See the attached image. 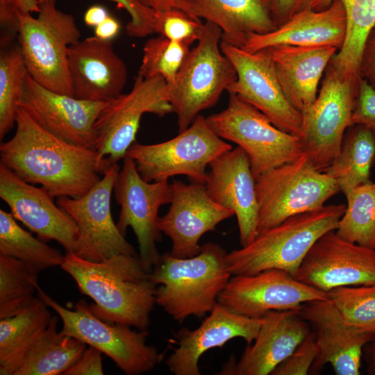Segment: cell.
<instances>
[{
	"mask_svg": "<svg viewBox=\"0 0 375 375\" xmlns=\"http://www.w3.org/2000/svg\"><path fill=\"white\" fill-rule=\"evenodd\" d=\"M60 267L94 301L89 307L97 317L141 331L149 328L157 285L138 256L117 254L92 261L66 252Z\"/></svg>",
	"mask_w": 375,
	"mask_h": 375,
	"instance_id": "2",
	"label": "cell"
},
{
	"mask_svg": "<svg viewBox=\"0 0 375 375\" xmlns=\"http://www.w3.org/2000/svg\"><path fill=\"white\" fill-rule=\"evenodd\" d=\"M258 233L296 215L324 206L340 192L335 180L315 169L305 154L262 174L256 180Z\"/></svg>",
	"mask_w": 375,
	"mask_h": 375,
	"instance_id": "8",
	"label": "cell"
},
{
	"mask_svg": "<svg viewBox=\"0 0 375 375\" xmlns=\"http://www.w3.org/2000/svg\"><path fill=\"white\" fill-rule=\"evenodd\" d=\"M364 357L369 374L375 375V336L364 347Z\"/></svg>",
	"mask_w": 375,
	"mask_h": 375,
	"instance_id": "50",
	"label": "cell"
},
{
	"mask_svg": "<svg viewBox=\"0 0 375 375\" xmlns=\"http://www.w3.org/2000/svg\"><path fill=\"white\" fill-rule=\"evenodd\" d=\"M226 250L208 242L191 258L160 256L151 277L157 285L156 302L179 324L190 316L204 317L217 303L231 276Z\"/></svg>",
	"mask_w": 375,
	"mask_h": 375,
	"instance_id": "3",
	"label": "cell"
},
{
	"mask_svg": "<svg viewBox=\"0 0 375 375\" xmlns=\"http://www.w3.org/2000/svg\"><path fill=\"white\" fill-rule=\"evenodd\" d=\"M294 278L326 292L343 286L374 285L375 249L328 231L310 248Z\"/></svg>",
	"mask_w": 375,
	"mask_h": 375,
	"instance_id": "17",
	"label": "cell"
},
{
	"mask_svg": "<svg viewBox=\"0 0 375 375\" xmlns=\"http://www.w3.org/2000/svg\"><path fill=\"white\" fill-rule=\"evenodd\" d=\"M361 78L344 75L329 62L315 102L301 113V147L318 171L324 172L340 152Z\"/></svg>",
	"mask_w": 375,
	"mask_h": 375,
	"instance_id": "9",
	"label": "cell"
},
{
	"mask_svg": "<svg viewBox=\"0 0 375 375\" xmlns=\"http://www.w3.org/2000/svg\"><path fill=\"white\" fill-rule=\"evenodd\" d=\"M38 274L20 260L0 255V319L15 316L35 299Z\"/></svg>",
	"mask_w": 375,
	"mask_h": 375,
	"instance_id": "36",
	"label": "cell"
},
{
	"mask_svg": "<svg viewBox=\"0 0 375 375\" xmlns=\"http://www.w3.org/2000/svg\"><path fill=\"white\" fill-rule=\"evenodd\" d=\"M299 313L312 328L319 348L312 368L329 363L338 375H358L364 347L374 335L348 325L329 299L303 303Z\"/></svg>",
	"mask_w": 375,
	"mask_h": 375,
	"instance_id": "22",
	"label": "cell"
},
{
	"mask_svg": "<svg viewBox=\"0 0 375 375\" xmlns=\"http://www.w3.org/2000/svg\"><path fill=\"white\" fill-rule=\"evenodd\" d=\"M28 70L19 45L1 46L0 53V139L16 123Z\"/></svg>",
	"mask_w": 375,
	"mask_h": 375,
	"instance_id": "35",
	"label": "cell"
},
{
	"mask_svg": "<svg viewBox=\"0 0 375 375\" xmlns=\"http://www.w3.org/2000/svg\"><path fill=\"white\" fill-rule=\"evenodd\" d=\"M141 5L155 12H162L170 9H178L190 15L197 17L194 12L190 0H136ZM199 18V17H197ZM200 19V18H199Z\"/></svg>",
	"mask_w": 375,
	"mask_h": 375,
	"instance_id": "47",
	"label": "cell"
},
{
	"mask_svg": "<svg viewBox=\"0 0 375 375\" xmlns=\"http://www.w3.org/2000/svg\"><path fill=\"white\" fill-rule=\"evenodd\" d=\"M347 15L342 2L334 0L321 10L299 12L276 30L251 34L241 48L247 52L279 46L333 47L340 50L345 41Z\"/></svg>",
	"mask_w": 375,
	"mask_h": 375,
	"instance_id": "26",
	"label": "cell"
},
{
	"mask_svg": "<svg viewBox=\"0 0 375 375\" xmlns=\"http://www.w3.org/2000/svg\"><path fill=\"white\" fill-rule=\"evenodd\" d=\"M0 255L16 258L38 274L61 266L64 256L46 242L24 229L10 212L0 209Z\"/></svg>",
	"mask_w": 375,
	"mask_h": 375,
	"instance_id": "33",
	"label": "cell"
},
{
	"mask_svg": "<svg viewBox=\"0 0 375 375\" xmlns=\"http://www.w3.org/2000/svg\"><path fill=\"white\" fill-rule=\"evenodd\" d=\"M110 15L102 6L94 5L90 7L84 15V22L89 26L96 27L103 22Z\"/></svg>",
	"mask_w": 375,
	"mask_h": 375,
	"instance_id": "49",
	"label": "cell"
},
{
	"mask_svg": "<svg viewBox=\"0 0 375 375\" xmlns=\"http://www.w3.org/2000/svg\"><path fill=\"white\" fill-rule=\"evenodd\" d=\"M172 188L169 209L159 218L158 226L172 240L171 255L191 258L200 253L203 235L235 215L210 197L205 184L174 180Z\"/></svg>",
	"mask_w": 375,
	"mask_h": 375,
	"instance_id": "20",
	"label": "cell"
},
{
	"mask_svg": "<svg viewBox=\"0 0 375 375\" xmlns=\"http://www.w3.org/2000/svg\"><path fill=\"white\" fill-rule=\"evenodd\" d=\"M38 0H0L1 31L15 33L18 28L17 12H38Z\"/></svg>",
	"mask_w": 375,
	"mask_h": 375,
	"instance_id": "43",
	"label": "cell"
},
{
	"mask_svg": "<svg viewBox=\"0 0 375 375\" xmlns=\"http://www.w3.org/2000/svg\"><path fill=\"white\" fill-rule=\"evenodd\" d=\"M328 299L327 292L298 281L285 271L270 269L231 277L217 302L237 314L261 318L271 310H300L305 303Z\"/></svg>",
	"mask_w": 375,
	"mask_h": 375,
	"instance_id": "16",
	"label": "cell"
},
{
	"mask_svg": "<svg viewBox=\"0 0 375 375\" xmlns=\"http://www.w3.org/2000/svg\"><path fill=\"white\" fill-rule=\"evenodd\" d=\"M367 127L375 138V90L363 78L358 85L351 125Z\"/></svg>",
	"mask_w": 375,
	"mask_h": 375,
	"instance_id": "42",
	"label": "cell"
},
{
	"mask_svg": "<svg viewBox=\"0 0 375 375\" xmlns=\"http://www.w3.org/2000/svg\"><path fill=\"white\" fill-rule=\"evenodd\" d=\"M38 1L39 2H40V1H47V0H38Z\"/></svg>",
	"mask_w": 375,
	"mask_h": 375,
	"instance_id": "51",
	"label": "cell"
},
{
	"mask_svg": "<svg viewBox=\"0 0 375 375\" xmlns=\"http://www.w3.org/2000/svg\"><path fill=\"white\" fill-rule=\"evenodd\" d=\"M360 76L375 90V27L369 33L362 51Z\"/></svg>",
	"mask_w": 375,
	"mask_h": 375,
	"instance_id": "46",
	"label": "cell"
},
{
	"mask_svg": "<svg viewBox=\"0 0 375 375\" xmlns=\"http://www.w3.org/2000/svg\"><path fill=\"white\" fill-rule=\"evenodd\" d=\"M161 76L135 77L131 90L107 103L94 125L95 150L112 163L123 159L135 142L144 113L159 117L172 112Z\"/></svg>",
	"mask_w": 375,
	"mask_h": 375,
	"instance_id": "13",
	"label": "cell"
},
{
	"mask_svg": "<svg viewBox=\"0 0 375 375\" xmlns=\"http://www.w3.org/2000/svg\"><path fill=\"white\" fill-rule=\"evenodd\" d=\"M299 310H271L262 317L253 344H248L238 361L232 358L222 375H267L299 346L310 332Z\"/></svg>",
	"mask_w": 375,
	"mask_h": 375,
	"instance_id": "23",
	"label": "cell"
},
{
	"mask_svg": "<svg viewBox=\"0 0 375 375\" xmlns=\"http://www.w3.org/2000/svg\"><path fill=\"white\" fill-rule=\"evenodd\" d=\"M345 197L347 205L336 234L349 242L375 249V183L359 185Z\"/></svg>",
	"mask_w": 375,
	"mask_h": 375,
	"instance_id": "34",
	"label": "cell"
},
{
	"mask_svg": "<svg viewBox=\"0 0 375 375\" xmlns=\"http://www.w3.org/2000/svg\"><path fill=\"white\" fill-rule=\"evenodd\" d=\"M38 297L58 314L62 324L60 332L109 357L124 373L139 375L153 369L162 356L146 342L147 331L132 330L130 326L106 321L94 315L84 301L68 309L38 287Z\"/></svg>",
	"mask_w": 375,
	"mask_h": 375,
	"instance_id": "7",
	"label": "cell"
},
{
	"mask_svg": "<svg viewBox=\"0 0 375 375\" xmlns=\"http://www.w3.org/2000/svg\"><path fill=\"white\" fill-rule=\"evenodd\" d=\"M205 183L210 197L236 216L242 247L258 234V203L249 159L240 147L232 149L209 165Z\"/></svg>",
	"mask_w": 375,
	"mask_h": 375,
	"instance_id": "21",
	"label": "cell"
},
{
	"mask_svg": "<svg viewBox=\"0 0 375 375\" xmlns=\"http://www.w3.org/2000/svg\"><path fill=\"white\" fill-rule=\"evenodd\" d=\"M345 208L344 204L324 205L259 232L247 246L227 253L228 271L232 276L251 275L278 269L294 277L316 241L337 229Z\"/></svg>",
	"mask_w": 375,
	"mask_h": 375,
	"instance_id": "4",
	"label": "cell"
},
{
	"mask_svg": "<svg viewBox=\"0 0 375 375\" xmlns=\"http://www.w3.org/2000/svg\"><path fill=\"white\" fill-rule=\"evenodd\" d=\"M74 97L109 102L122 94L127 68L110 41L96 36L80 40L68 49Z\"/></svg>",
	"mask_w": 375,
	"mask_h": 375,
	"instance_id": "25",
	"label": "cell"
},
{
	"mask_svg": "<svg viewBox=\"0 0 375 375\" xmlns=\"http://www.w3.org/2000/svg\"><path fill=\"white\" fill-rule=\"evenodd\" d=\"M40 298L20 313L0 319V374L15 375L52 318Z\"/></svg>",
	"mask_w": 375,
	"mask_h": 375,
	"instance_id": "29",
	"label": "cell"
},
{
	"mask_svg": "<svg viewBox=\"0 0 375 375\" xmlns=\"http://www.w3.org/2000/svg\"><path fill=\"white\" fill-rule=\"evenodd\" d=\"M0 197L17 220L47 242L55 240L66 251L78 253V226L44 188L28 183L0 163Z\"/></svg>",
	"mask_w": 375,
	"mask_h": 375,
	"instance_id": "19",
	"label": "cell"
},
{
	"mask_svg": "<svg viewBox=\"0 0 375 375\" xmlns=\"http://www.w3.org/2000/svg\"><path fill=\"white\" fill-rule=\"evenodd\" d=\"M101 353L92 347L86 348L78 361L64 375L104 374Z\"/></svg>",
	"mask_w": 375,
	"mask_h": 375,
	"instance_id": "45",
	"label": "cell"
},
{
	"mask_svg": "<svg viewBox=\"0 0 375 375\" xmlns=\"http://www.w3.org/2000/svg\"><path fill=\"white\" fill-rule=\"evenodd\" d=\"M113 193L120 206L117 226L124 235L128 227L133 229L139 245L141 263L151 273L161 256L156 246L162 240V233L158 226V211L162 206L172 201V183L168 180L144 181L134 160L126 156Z\"/></svg>",
	"mask_w": 375,
	"mask_h": 375,
	"instance_id": "12",
	"label": "cell"
},
{
	"mask_svg": "<svg viewBox=\"0 0 375 375\" xmlns=\"http://www.w3.org/2000/svg\"><path fill=\"white\" fill-rule=\"evenodd\" d=\"M57 324L58 317L53 316L15 375L64 374L78 361L86 344L58 331Z\"/></svg>",
	"mask_w": 375,
	"mask_h": 375,
	"instance_id": "31",
	"label": "cell"
},
{
	"mask_svg": "<svg viewBox=\"0 0 375 375\" xmlns=\"http://www.w3.org/2000/svg\"><path fill=\"white\" fill-rule=\"evenodd\" d=\"M120 167L112 164L100 181L78 198L58 197L57 203L76 222L79 231L77 253L92 261L117 254L136 256L134 247L115 224L110 201Z\"/></svg>",
	"mask_w": 375,
	"mask_h": 375,
	"instance_id": "15",
	"label": "cell"
},
{
	"mask_svg": "<svg viewBox=\"0 0 375 375\" xmlns=\"http://www.w3.org/2000/svg\"><path fill=\"white\" fill-rule=\"evenodd\" d=\"M190 47L161 35L149 38L143 47L138 75L144 78L161 76L167 84L172 83L190 51Z\"/></svg>",
	"mask_w": 375,
	"mask_h": 375,
	"instance_id": "37",
	"label": "cell"
},
{
	"mask_svg": "<svg viewBox=\"0 0 375 375\" xmlns=\"http://www.w3.org/2000/svg\"><path fill=\"white\" fill-rule=\"evenodd\" d=\"M117 3L130 16L126 25V33L130 37L144 38L156 33V14L151 9L144 7L136 0H110Z\"/></svg>",
	"mask_w": 375,
	"mask_h": 375,
	"instance_id": "41",
	"label": "cell"
},
{
	"mask_svg": "<svg viewBox=\"0 0 375 375\" xmlns=\"http://www.w3.org/2000/svg\"><path fill=\"white\" fill-rule=\"evenodd\" d=\"M36 17L18 12V45L28 74L45 88L74 97L68 68L69 47L80 40L74 17L56 7V0L40 1Z\"/></svg>",
	"mask_w": 375,
	"mask_h": 375,
	"instance_id": "5",
	"label": "cell"
},
{
	"mask_svg": "<svg viewBox=\"0 0 375 375\" xmlns=\"http://www.w3.org/2000/svg\"><path fill=\"white\" fill-rule=\"evenodd\" d=\"M121 25L113 17L109 15L103 22L94 28V36L106 40L111 41L120 31Z\"/></svg>",
	"mask_w": 375,
	"mask_h": 375,
	"instance_id": "48",
	"label": "cell"
},
{
	"mask_svg": "<svg viewBox=\"0 0 375 375\" xmlns=\"http://www.w3.org/2000/svg\"><path fill=\"white\" fill-rule=\"evenodd\" d=\"M107 103L79 99L51 91L28 74L19 108L57 138L95 149L94 125Z\"/></svg>",
	"mask_w": 375,
	"mask_h": 375,
	"instance_id": "18",
	"label": "cell"
},
{
	"mask_svg": "<svg viewBox=\"0 0 375 375\" xmlns=\"http://www.w3.org/2000/svg\"><path fill=\"white\" fill-rule=\"evenodd\" d=\"M222 30L205 21L197 44L189 51L165 95L183 131L199 113L216 104L237 78L235 69L220 49Z\"/></svg>",
	"mask_w": 375,
	"mask_h": 375,
	"instance_id": "6",
	"label": "cell"
},
{
	"mask_svg": "<svg viewBox=\"0 0 375 375\" xmlns=\"http://www.w3.org/2000/svg\"><path fill=\"white\" fill-rule=\"evenodd\" d=\"M15 125L13 137L0 144L1 164L24 181L40 185L53 198L83 196L112 165L95 149L50 133L21 108Z\"/></svg>",
	"mask_w": 375,
	"mask_h": 375,
	"instance_id": "1",
	"label": "cell"
},
{
	"mask_svg": "<svg viewBox=\"0 0 375 375\" xmlns=\"http://www.w3.org/2000/svg\"><path fill=\"white\" fill-rule=\"evenodd\" d=\"M156 33L160 35L190 45L199 39L204 24L201 19L178 9L156 12Z\"/></svg>",
	"mask_w": 375,
	"mask_h": 375,
	"instance_id": "39",
	"label": "cell"
},
{
	"mask_svg": "<svg viewBox=\"0 0 375 375\" xmlns=\"http://www.w3.org/2000/svg\"><path fill=\"white\" fill-rule=\"evenodd\" d=\"M267 50L284 94L302 113L315 102L323 74L339 50L333 47L292 45Z\"/></svg>",
	"mask_w": 375,
	"mask_h": 375,
	"instance_id": "27",
	"label": "cell"
},
{
	"mask_svg": "<svg viewBox=\"0 0 375 375\" xmlns=\"http://www.w3.org/2000/svg\"><path fill=\"white\" fill-rule=\"evenodd\" d=\"M375 163V138L365 126L353 124L345 132L340 152L324 170L346 195L352 189L370 183Z\"/></svg>",
	"mask_w": 375,
	"mask_h": 375,
	"instance_id": "30",
	"label": "cell"
},
{
	"mask_svg": "<svg viewBox=\"0 0 375 375\" xmlns=\"http://www.w3.org/2000/svg\"><path fill=\"white\" fill-rule=\"evenodd\" d=\"M232 149L231 144L212 131L206 117L199 115L188 128L171 140L152 144L135 141L126 156L134 160L142 178L147 182L185 175L192 182L205 184L206 167Z\"/></svg>",
	"mask_w": 375,
	"mask_h": 375,
	"instance_id": "10",
	"label": "cell"
},
{
	"mask_svg": "<svg viewBox=\"0 0 375 375\" xmlns=\"http://www.w3.org/2000/svg\"><path fill=\"white\" fill-rule=\"evenodd\" d=\"M319 348L315 335L310 331L294 352L271 374L306 375L318 356Z\"/></svg>",
	"mask_w": 375,
	"mask_h": 375,
	"instance_id": "40",
	"label": "cell"
},
{
	"mask_svg": "<svg viewBox=\"0 0 375 375\" xmlns=\"http://www.w3.org/2000/svg\"><path fill=\"white\" fill-rule=\"evenodd\" d=\"M206 120L218 136L244 151L256 180L303 155L298 136L279 129L262 112L233 94H229L224 110Z\"/></svg>",
	"mask_w": 375,
	"mask_h": 375,
	"instance_id": "11",
	"label": "cell"
},
{
	"mask_svg": "<svg viewBox=\"0 0 375 375\" xmlns=\"http://www.w3.org/2000/svg\"><path fill=\"white\" fill-rule=\"evenodd\" d=\"M334 0H318L315 10L328 7ZM347 15V33L342 47L330 63L341 74L361 77L359 73L366 39L375 27V0H340Z\"/></svg>",
	"mask_w": 375,
	"mask_h": 375,
	"instance_id": "32",
	"label": "cell"
},
{
	"mask_svg": "<svg viewBox=\"0 0 375 375\" xmlns=\"http://www.w3.org/2000/svg\"><path fill=\"white\" fill-rule=\"evenodd\" d=\"M327 294L348 325L375 335V284L339 287Z\"/></svg>",
	"mask_w": 375,
	"mask_h": 375,
	"instance_id": "38",
	"label": "cell"
},
{
	"mask_svg": "<svg viewBox=\"0 0 375 375\" xmlns=\"http://www.w3.org/2000/svg\"><path fill=\"white\" fill-rule=\"evenodd\" d=\"M318 0H271L274 20L278 27L296 14L307 9H315Z\"/></svg>",
	"mask_w": 375,
	"mask_h": 375,
	"instance_id": "44",
	"label": "cell"
},
{
	"mask_svg": "<svg viewBox=\"0 0 375 375\" xmlns=\"http://www.w3.org/2000/svg\"><path fill=\"white\" fill-rule=\"evenodd\" d=\"M194 15L216 24L222 41L242 48L251 34L276 30L271 0H190Z\"/></svg>",
	"mask_w": 375,
	"mask_h": 375,
	"instance_id": "28",
	"label": "cell"
},
{
	"mask_svg": "<svg viewBox=\"0 0 375 375\" xmlns=\"http://www.w3.org/2000/svg\"><path fill=\"white\" fill-rule=\"evenodd\" d=\"M220 49L233 65L237 78L226 91L252 105L279 129L299 136L302 114L288 100L267 49L247 52L221 41Z\"/></svg>",
	"mask_w": 375,
	"mask_h": 375,
	"instance_id": "14",
	"label": "cell"
},
{
	"mask_svg": "<svg viewBox=\"0 0 375 375\" xmlns=\"http://www.w3.org/2000/svg\"><path fill=\"white\" fill-rule=\"evenodd\" d=\"M261 324L262 317L251 318L237 314L217 302L197 328L178 331V346L165 364L174 375H200L199 361L205 352L222 347L235 338H243L251 344Z\"/></svg>",
	"mask_w": 375,
	"mask_h": 375,
	"instance_id": "24",
	"label": "cell"
}]
</instances>
